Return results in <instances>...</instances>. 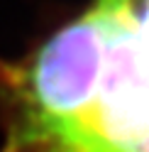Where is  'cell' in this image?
<instances>
[{
	"instance_id": "cell-2",
	"label": "cell",
	"mask_w": 149,
	"mask_h": 152,
	"mask_svg": "<svg viewBox=\"0 0 149 152\" xmlns=\"http://www.w3.org/2000/svg\"><path fill=\"white\" fill-rule=\"evenodd\" d=\"M105 3L127 20L149 56V0H105Z\"/></svg>"
},
{
	"instance_id": "cell-1",
	"label": "cell",
	"mask_w": 149,
	"mask_h": 152,
	"mask_svg": "<svg viewBox=\"0 0 149 152\" xmlns=\"http://www.w3.org/2000/svg\"><path fill=\"white\" fill-rule=\"evenodd\" d=\"M0 152H149V56L105 0L22 59H0Z\"/></svg>"
}]
</instances>
